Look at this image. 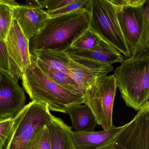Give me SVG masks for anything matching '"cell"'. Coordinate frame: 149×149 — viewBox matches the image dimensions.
I'll list each match as a JSON object with an SVG mask.
<instances>
[{
  "label": "cell",
  "instance_id": "6da1fadb",
  "mask_svg": "<svg viewBox=\"0 0 149 149\" xmlns=\"http://www.w3.org/2000/svg\"><path fill=\"white\" fill-rule=\"evenodd\" d=\"M89 26L88 10L49 18L41 31L29 40L31 55L44 50L65 52Z\"/></svg>",
  "mask_w": 149,
  "mask_h": 149
},
{
  "label": "cell",
  "instance_id": "7a4b0ae2",
  "mask_svg": "<svg viewBox=\"0 0 149 149\" xmlns=\"http://www.w3.org/2000/svg\"><path fill=\"white\" fill-rule=\"evenodd\" d=\"M31 65L22 78L24 90L32 101L46 104L49 111L67 114L70 107L84 103L83 95L73 92L51 80L37 66L31 55Z\"/></svg>",
  "mask_w": 149,
  "mask_h": 149
},
{
  "label": "cell",
  "instance_id": "3957f363",
  "mask_svg": "<svg viewBox=\"0 0 149 149\" xmlns=\"http://www.w3.org/2000/svg\"><path fill=\"white\" fill-rule=\"evenodd\" d=\"M114 75L127 106L138 111L149 107V53L125 58Z\"/></svg>",
  "mask_w": 149,
  "mask_h": 149
},
{
  "label": "cell",
  "instance_id": "277c9868",
  "mask_svg": "<svg viewBox=\"0 0 149 149\" xmlns=\"http://www.w3.org/2000/svg\"><path fill=\"white\" fill-rule=\"evenodd\" d=\"M115 8L131 57H139L149 53V0L141 7Z\"/></svg>",
  "mask_w": 149,
  "mask_h": 149
},
{
  "label": "cell",
  "instance_id": "5b68a950",
  "mask_svg": "<svg viewBox=\"0 0 149 149\" xmlns=\"http://www.w3.org/2000/svg\"><path fill=\"white\" fill-rule=\"evenodd\" d=\"M90 29L125 58L131 57L116 14L109 0H90L88 9Z\"/></svg>",
  "mask_w": 149,
  "mask_h": 149
},
{
  "label": "cell",
  "instance_id": "8992f818",
  "mask_svg": "<svg viewBox=\"0 0 149 149\" xmlns=\"http://www.w3.org/2000/svg\"><path fill=\"white\" fill-rule=\"evenodd\" d=\"M52 114L46 104L32 101L13 118L3 149H24L36 131L46 125Z\"/></svg>",
  "mask_w": 149,
  "mask_h": 149
},
{
  "label": "cell",
  "instance_id": "52a82bcc",
  "mask_svg": "<svg viewBox=\"0 0 149 149\" xmlns=\"http://www.w3.org/2000/svg\"><path fill=\"white\" fill-rule=\"evenodd\" d=\"M117 88L114 74L109 75L97 80L84 93V104L89 107L97 124L101 125L104 130L115 127L112 115Z\"/></svg>",
  "mask_w": 149,
  "mask_h": 149
},
{
  "label": "cell",
  "instance_id": "ba28073f",
  "mask_svg": "<svg viewBox=\"0 0 149 149\" xmlns=\"http://www.w3.org/2000/svg\"><path fill=\"white\" fill-rule=\"evenodd\" d=\"M109 145L112 149H149V107L139 111Z\"/></svg>",
  "mask_w": 149,
  "mask_h": 149
},
{
  "label": "cell",
  "instance_id": "9c48e42d",
  "mask_svg": "<svg viewBox=\"0 0 149 149\" xmlns=\"http://www.w3.org/2000/svg\"><path fill=\"white\" fill-rule=\"evenodd\" d=\"M5 41L8 54L10 73L17 80L22 79L31 65L29 41L14 19Z\"/></svg>",
  "mask_w": 149,
  "mask_h": 149
},
{
  "label": "cell",
  "instance_id": "30bf717a",
  "mask_svg": "<svg viewBox=\"0 0 149 149\" xmlns=\"http://www.w3.org/2000/svg\"><path fill=\"white\" fill-rule=\"evenodd\" d=\"M26 97L18 80L0 70V121L13 118L26 104Z\"/></svg>",
  "mask_w": 149,
  "mask_h": 149
},
{
  "label": "cell",
  "instance_id": "8fae6325",
  "mask_svg": "<svg viewBox=\"0 0 149 149\" xmlns=\"http://www.w3.org/2000/svg\"><path fill=\"white\" fill-rule=\"evenodd\" d=\"M65 52L73 61L84 66H110L116 63H121L125 58L101 38L98 44L92 48Z\"/></svg>",
  "mask_w": 149,
  "mask_h": 149
},
{
  "label": "cell",
  "instance_id": "7c38bea8",
  "mask_svg": "<svg viewBox=\"0 0 149 149\" xmlns=\"http://www.w3.org/2000/svg\"><path fill=\"white\" fill-rule=\"evenodd\" d=\"M49 18L47 11L38 7L19 5L13 10V19L29 41L41 31Z\"/></svg>",
  "mask_w": 149,
  "mask_h": 149
},
{
  "label": "cell",
  "instance_id": "4fadbf2b",
  "mask_svg": "<svg viewBox=\"0 0 149 149\" xmlns=\"http://www.w3.org/2000/svg\"><path fill=\"white\" fill-rule=\"evenodd\" d=\"M123 126L91 132L72 131L71 139L76 149H99L109 143Z\"/></svg>",
  "mask_w": 149,
  "mask_h": 149
},
{
  "label": "cell",
  "instance_id": "5bb4252c",
  "mask_svg": "<svg viewBox=\"0 0 149 149\" xmlns=\"http://www.w3.org/2000/svg\"><path fill=\"white\" fill-rule=\"evenodd\" d=\"M113 69L112 65L104 67L84 66L70 58V70L71 77L79 85L83 94L88 87L97 80L107 75Z\"/></svg>",
  "mask_w": 149,
  "mask_h": 149
},
{
  "label": "cell",
  "instance_id": "9a60e30c",
  "mask_svg": "<svg viewBox=\"0 0 149 149\" xmlns=\"http://www.w3.org/2000/svg\"><path fill=\"white\" fill-rule=\"evenodd\" d=\"M50 138L51 149H76L71 139L72 127L61 119L51 115L46 125Z\"/></svg>",
  "mask_w": 149,
  "mask_h": 149
},
{
  "label": "cell",
  "instance_id": "2e32d148",
  "mask_svg": "<svg viewBox=\"0 0 149 149\" xmlns=\"http://www.w3.org/2000/svg\"><path fill=\"white\" fill-rule=\"evenodd\" d=\"M67 114L70 116L72 127L77 131H95L97 122L93 112L88 105L81 104L72 106L68 109Z\"/></svg>",
  "mask_w": 149,
  "mask_h": 149
},
{
  "label": "cell",
  "instance_id": "e0dca14e",
  "mask_svg": "<svg viewBox=\"0 0 149 149\" xmlns=\"http://www.w3.org/2000/svg\"><path fill=\"white\" fill-rule=\"evenodd\" d=\"M36 59L71 77L70 70V58L64 51L47 50L35 53Z\"/></svg>",
  "mask_w": 149,
  "mask_h": 149
},
{
  "label": "cell",
  "instance_id": "ac0fdd59",
  "mask_svg": "<svg viewBox=\"0 0 149 149\" xmlns=\"http://www.w3.org/2000/svg\"><path fill=\"white\" fill-rule=\"evenodd\" d=\"M33 56L37 66L51 80L69 90L84 95L81 88L72 77L36 59L34 56Z\"/></svg>",
  "mask_w": 149,
  "mask_h": 149
},
{
  "label": "cell",
  "instance_id": "d6986e66",
  "mask_svg": "<svg viewBox=\"0 0 149 149\" xmlns=\"http://www.w3.org/2000/svg\"><path fill=\"white\" fill-rule=\"evenodd\" d=\"M100 38L89 28L76 39L66 51L87 50L94 47L99 43Z\"/></svg>",
  "mask_w": 149,
  "mask_h": 149
},
{
  "label": "cell",
  "instance_id": "ffe728a7",
  "mask_svg": "<svg viewBox=\"0 0 149 149\" xmlns=\"http://www.w3.org/2000/svg\"><path fill=\"white\" fill-rule=\"evenodd\" d=\"M24 149H51L47 125L40 127L36 131Z\"/></svg>",
  "mask_w": 149,
  "mask_h": 149
},
{
  "label": "cell",
  "instance_id": "44dd1931",
  "mask_svg": "<svg viewBox=\"0 0 149 149\" xmlns=\"http://www.w3.org/2000/svg\"><path fill=\"white\" fill-rule=\"evenodd\" d=\"M13 8L0 0V37L6 40L13 20Z\"/></svg>",
  "mask_w": 149,
  "mask_h": 149
},
{
  "label": "cell",
  "instance_id": "7402d4cb",
  "mask_svg": "<svg viewBox=\"0 0 149 149\" xmlns=\"http://www.w3.org/2000/svg\"><path fill=\"white\" fill-rule=\"evenodd\" d=\"M90 0H74L73 2L64 6L54 10L47 12L50 18L68 14L81 10H87L88 8Z\"/></svg>",
  "mask_w": 149,
  "mask_h": 149
},
{
  "label": "cell",
  "instance_id": "603a6c76",
  "mask_svg": "<svg viewBox=\"0 0 149 149\" xmlns=\"http://www.w3.org/2000/svg\"><path fill=\"white\" fill-rule=\"evenodd\" d=\"M13 122V118L0 121V149H3L6 143Z\"/></svg>",
  "mask_w": 149,
  "mask_h": 149
},
{
  "label": "cell",
  "instance_id": "cb8c5ba5",
  "mask_svg": "<svg viewBox=\"0 0 149 149\" xmlns=\"http://www.w3.org/2000/svg\"><path fill=\"white\" fill-rule=\"evenodd\" d=\"M0 70L10 72L9 60L5 40L0 37Z\"/></svg>",
  "mask_w": 149,
  "mask_h": 149
},
{
  "label": "cell",
  "instance_id": "d4e9b609",
  "mask_svg": "<svg viewBox=\"0 0 149 149\" xmlns=\"http://www.w3.org/2000/svg\"><path fill=\"white\" fill-rule=\"evenodd\" d=\"M74 0H45L40 1L42 9L47 8V12L59 9L68 4L73 2Z\"/></svg>",
  "mask_w": 149,
  "mask_h": 149
},
{
  "label": "cell",
  "instance_id": "484cf974",
  "mask_svg": "<svg viewBox=\"0 0 149 149\" xmlns=\"http://www.w3.org/2000/svg\"><path fill=\"white\" fill-rule=\"evenodd\" d=\"M116 7H137L143 6L146 0H109Z\"/></svg>",
  "mask_w": 149,
  "mask_h": 149
}]
</instances>
